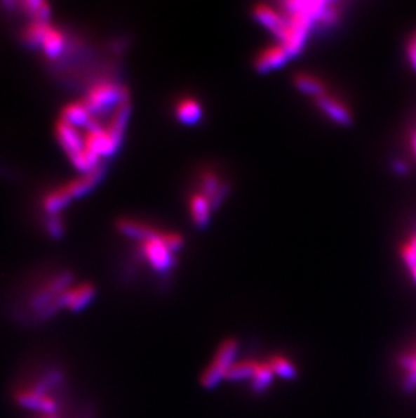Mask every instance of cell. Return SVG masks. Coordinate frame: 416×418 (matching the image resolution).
I'll use <instances>...</instances> for the list:
<instances>
[{
    "instance_id": "cell-1",
    "label": "cell",
    "mask_w": 416,
    "mask_h": 418,
    "mask_svg": "<svg viewBox=\"0 0 416 418\" xmlns=\"http://www.w3.org/2000/svg\"><path fill=\"white\" fill-rule=\"evenodd\" d=\"M131 114L130 92H103L71 103L55 125L58 144L83 174L106 166L123 143Z\"/></svg>"
},
{
    "instance_id": "cell-2",
    "label": "cell",
    "mask_w": 416,
    "mask_h": 418,
    "mask_svg": "<svg viewBox=\"0 0 416 418\" xmlns=\"http://www.w3.org/2000/svg\"><path fill=\"white\" fill-rule=\"evenodd\" d=\"M140 242V252L152 270L168 273L176 260V254L182 248L184 240L177 233L160 232L154 228Z\"/></svg>"
},
{
    "instance_id": "cell-3",
    "label": "cell",
    "mask_w": 416,
    "mask_h": 418,
    "mask_svg": "<svg viewBox=\"0 0 416 418\" xmlns=\"http://www.w3.org/2000/svg\"><path fill=\"white\" fill-rule=\"evenodd\" d=\"M238 343L234 339L224 340L217 348L210 365L201 374V384L207 388L215 387L222 379H226L230 370L236 363Z\"/></svg>"
},
{
    "instance_id": "cell-4",
    "label": "cell",
    "mask_w": 416,
    "mask_h": 418,
    "mask_svg": "<svg viewBox=\"0 0 416 418\" xmlns=\"http://www.w3.org/2000/svg\"><path fill=\"white\" fill-rule=\"evenodd\" d=\"M274 374L271 371V364L258 360H242L236 362L230 370L226 379L229 381H249L253 390L264 391L268 388L271 381L274 379Z\"/></svg>"
},
{
    "instance_id": "cell-5",
    "label": "cell",
    "mask_w": 416,
    "mask_h": 418,
    "mask_svg": "<svg viewBox=\"0 0 416 418\" xmlns=\"http://www.w3.org/2000/svg\"><path fill=\"white\" fill-rule=\"evenodd\" d=\"M316 107L321 110L330 121H333L337 125L341 126H349L353 122V114L350 109L344 105V102L333 95L331 92L321 95L319 98L314 99Z\"/></svg>"
},
{
    "instance_id": "cell-6",
    "label": "cell",
    "mask_w": 416,
    "mask_h": 418,
    "mask_svg": "<svg viewBox=\"0 0 416 418\" xmlns=\"http://www.w3.org/2000/svg\"><path fill=\"white\" fill-rule=\"evenodd\" d=\"M15 402L20 407L34 410L42 416H52L58 412V403L49 396H42L29 388L20 390L15 394Z\"/></svg>"
},
{
    "instance_id": "cell-7",
    "label": "cell",
    "mask_w": 416,
    "mask_h": 418,
    "mask_svg": "<svg viewBox=\"0 0 416 418\" xmlns=\"http://www.w3.org/2000/svg\"><path fill=\"white\" fill-rule=\"evenodd\" d=\"M290 57L292 55L284 46L274 42L273 45L267 46L261 53L255 55L254 68L260 73L271 72L288 63Z\"/></svg>"
},
{
    "instance_id": "cell-8",
    "label": "cell",
    "mask_w": 416,
    "mask_h": 418,
    "mask_svg": "<svg viewBox=\"0 0 416 418\" xmlns=\"http://www.w3.org/2000/svg\"><path fill=\"white\" fill-rule=\"evenodd\" d=\"M96 296V289L90 283H83L76 287H71L61 295L62 309L71 310L72 313H79L86 309L93 298Z\"/></svg>"
},
{
    "instance_id": "cell-9",
    "label": "cell",
    "mask_w": 416,
    "mask_h": 418,
    "mask_svg": "<svg viewBox=\"0 0 416 418\" xmlns=\"http://www.w3.org/2000/svg\"><path fill=\"white\" fill-rule=\"evenodd\" d=\"M229 191H230L229 184L224 182L217 174L214 172L201 174L199 192L213 203L214 209H217L220 206V203L227 197Z\"/></svg>"
},
{
    "instance_id": "cell-10",
    "label": "cell",
    "mask_w": 416,
    "mask_h": 418,
    "mask_svg": "<svg viewBox=\"0 0 416 418\" xmlns=\"http://www.w3.org/2000/svg\"><path fill=\"white\" fill-rule=\"evenodd\" d=\"M214 210L215 209L213 203L199 191L189 198V217L194 225L198 228H204L208 225Z\"/></svg>"
},
{
    "instance_id": "cell-11",
    "label": "cell",
    "mask_w": 416,
    "mask_h": 418,
    "mask_svg": "<svg viewBox=\"0 0 416 418\" xmlns=\"http://www.w3.org/2000/svg\"><path fill=\"white\" fill-rule=\"evenodd\" d=\"M175 114H176V118L179 119V122L187 125V126H191V125L198 124L201 119L203 109H201L199 100H196L194 98H184L177 102Z\"/></svg>"
},
{
    "instance_id": "cell-12",
    "label": "cell",
    "mask_w": 416,
    "mask_h": 418,
    "mask_svg": "<svg viewBox=\"0 0 416 418\" xmlns=\"http://www.w3.org/2000/svg\"><path fill=\"white\" fill-rule=\"evenodd\" d=\"M65 382V374L62 370L60 368H51L46 372H43L39 379L36 381V383L32 386V391L42 394V396H48L49 391L58 388L62 386V383Z\"/></svg>"
},
{
    "instance_id": "cell-13",
    "label": "cell",
    "mask_w": 416,
    "mask_h": 418,
    "mask_svg": "<svg viewBox=\"0 0 416 418\" xmlns=\"http://www.w3.org/2000/svg\"><path fill=\"white\" fill-rule=\"evenodd\" d=\"M295 87L302 93L307 95L312 99H316V98H319L321 95H323L327 92L325 83L319 77L312 76L309 73L297 74L295 77Z\"/></svg>"
},
{
    "instance_id": "cell-14",
    "label": "cell",
    "mask_w": 416,
    "mask_h": 418,
    "mask_svg": "<svg viewBox=\"0 0 416 418\" xmlns=\"http://www.w3.org/2000/svg\"><path fill=\"white\" fill-rule=\"evenodd\" d=\"M71 200H72L71 195L68 194V191L62 185L60 188H55L53 191H51L49 194H46L45 198H43V202H42V206H43L45 211L49 216H58L60 211L64 207H67Z\"/></svg>"
},
{
    "instance_id": "cell-15",
    "label": "cell",
    "mask_w": 416,
    "mask_h": 418,
    "mask_svg": "<svg viewBox=\"0 0 416 418\" xmlns=\"http://www.w3.org/2000/svg\"><path fill=\"white\" fill-rule=\"evenodd\" d=\"M400 256L404 263V267L416 283V232L408 235L403 241L400 247Z\"/></svg>"
},
{
    "instance_id": "cell-16",
    "label": "cell",
    "mask_w": 416,
    "mask_h": 418,
    "mask_svg": "<svg viewBox=\"0 0 416 418\" xmlns=\"http://www.w3.org/2000/svg\"><path fill=\"white\" fill-rule=\"evenodd\" d=\"M268 362L271 364V371H273V374L276 377H280V378H284V379L295 378L296 368H295V365L292 364L290 359H287L286 356L274 355V356H271Z\"/></svg>"
},
{
    "instance_id": "cell-17",
    "label": "cell",
    "mask_w": 416,
    "mask_h": 418,
    "mask_svg": "<svg viewBox=\"0 0 416 418\" xmlns=\"http://www.w3.org/2000/svg\"><path fill=\"white\" fill-rule=\"evenodd\" d=\"M401 370L404 371V379L408 386L416 387V349L405 353L400 360Z\"/></svg>"
},
{
    "instance_id": "cell-18",
    "label": "cell",
    "mask_w": 416,
    "mask_h": 418,
    "mask_svg": "<svg viewBox=\"0 0 416 418\" xmlns=\"http://www.w3.org/2000/svg\"><path fill=\"white\" fill-rule=\"evenodd\" d=\"M48 230L53 237H61L64 233V225L60 219V216H49L48 217Z\"/></svg>"
},
{
    "instance_id": "cell-19",
    "label": "cell",
    "mask_w": 416,
    "mask_h": 418,
    "mask_svg": "<svg viewBox=\"0 0 416 418\" xmlns=\"http://www.w3.org/2000/svg\"><path fill=\"white\" fill-rule=\"evenodd\" d=\"M405 51H407V60H408L410 65L412 67V70L416 72V32L410 38Z\"/></svg>"
},
{
    "instance_id": "cell-20",
    "label": "cell",
    "mask_w": 416,
    "mask_h": 418,
    "mask_svg": "<svg viewBox=\"0 0 416 418\" xmlns=\"http://www.w3.org/2000/svg\"><path fill=\"white\" fill-rule=\"evenodd\" d=\"M410 145H411V150L416 159V128L412 130V133L410 136Z\"/></svg>"
},
{
    "instance_id": "cell-21",
    "label": "cell",
    "mask_w": 416,
    "mask_h": 418,
    "mask_svg": "<svg viewBox=\"0 0 416 418\" xmlns=\"http://www.w3.org/2000/svg\"><path fill=\"white\" fill-rule=\"evenodd\" d=\"M41 418H60L57 414H52V416H42Z\"/></svg>"
}]
</instances>
